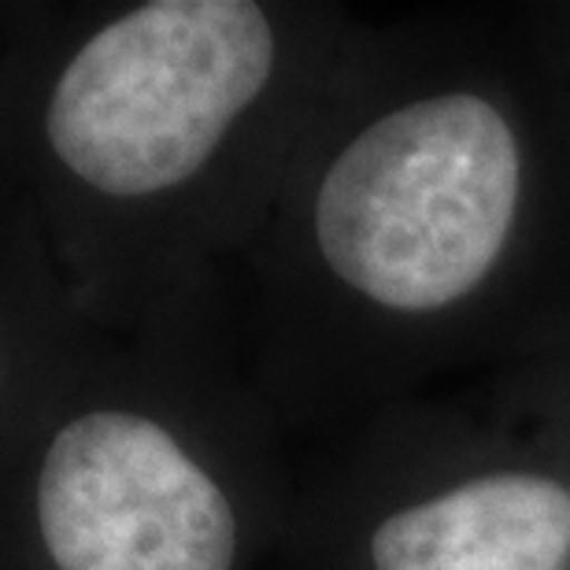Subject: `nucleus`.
I'll list each match as a JSON object with an SVG mask.
<instances>
[{"instance_id": "obj_1", "label": "nucleus", "mask_w": 570, "mask_h": 570, "mask_svg": "<svg viewBox=\"0 0 570 570\" xmlns=\"http://www.w3.org/2000/svg\"><path fill=\"white\" fill-rule=\"evenodd\" d=\"M337 105L296 230L352 396L570 352V82L533 8L385 22Z\"/></svg>"}, {"instance_id": "obj_2", "label": "nucleus", "mask_w": 570, "mask_h": 570, "mask_svg": "<svg viewBox=\"0 0 570 570\" xmlns=\"http://www.w3.org/2000/svg\"><path fill=\"white\" fill-rule=\"evenodd\" d=\"M345 570H570V352L379 415Z\"/></svg>"}, {"instance_id": "obj_3", "label": "nucleus", "mask_w": 570, "mask_h": 570, "mask_svg": "<svg viewBox=\"0 0 570 570\" xmlns=\"http://www.w3.org/2000/svg\"><path fill=\"white\" fill-rule=\"evenodd\" d=\"M275 11L256 0H153L71 56L45 111L60 164L111 200L186 193L242 138L282 75Z\"/></svg>"}, {"instance_id": "obj_4", "label": "nucleus", "mask_w": 570, "mask_h": 570, "mask_svg": "<svg viewBox=\"0 0 570 570\" xmlns=\"http://www.w3.org/2000/svg\"><path fill=\"white\" fill-rule=\"evenodd\" d=\"M38 530L60 570H237V497L178 430L134 407L60 426L38 474Z\"/></svg>"}, {"instance_id": "obj_5", "label": "nucleus", "mask_w": 570, "mask_h": 570, "mask_svg": "<svg viewBox=\"0 0 570 570\" xmlns=\"http://www.w3.org/2000/svg\"><path fill=\"white\" fill-rule=\"evenodd\" d=\"M533 19H538L541 38L549 41L552 56L560 60L570 82V4H533Z\"/></svg>"}]
</instances>
